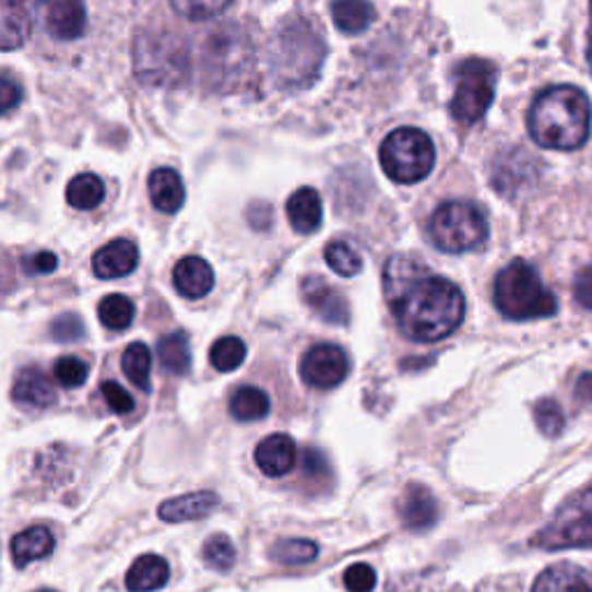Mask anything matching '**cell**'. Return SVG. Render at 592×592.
Wrapping results in <instances>:
<instances>
[{"mask_svg":"<svg viewBox=\"0 0 592 592\" xmlns=\"http://www.w3.org/2000/svg\"><path fill=\"white\" fill-rule=\"evenodd\" d=\"M535 422L546 438L560 436L563 428H565V412H563L560 403L554 399H542L535 405Z\"/></svg>","mask_w":592,"mask_h":592,"instance_id":"cell-36","label":"cell"},{"mask_svg":"<svg viewBox=\"0 0 592 592\" xmlns=\"http://www.w3.org/2000/svg\"><path fill=\"white\" fill-rule=\"evenodd\" d=\"M54 554V537L43 525L28 528L12 540V560L16 567H26L31 563L45 560Z\"/></svg>","mask_w":592,"mask_h":592,"instance_id":"cell-24","label":"cell"},{"mask_svg":"<svg viewBox=\"0 0 592 592\" xmlns=\"http://www.w3.org/2000/svg\"><path fill=\"white\" fill-rule=\"evenodd\" d=\"M169 581V565L165 558L155 554H144L132 563L126 577L130 592H155L165 588Z\"/></svg>","mask_w":592,"mask_h":592,"instance_id":"cell-23","label":"cell"},{"mask_svg":"<svg viewBox=\"0 0 592 592\" xmlns=\"http://www.w3.org/2000/svg\"><path fill=\"white\" fill-rule=\"evenodd\" d=\"M140 264V250L128 239H116L103 246L93 258V271L97 279L114 281L132 273Z\"/></svg>","mask_w":592,"mask_h":592,"instance_id":"cell-14","label":"cell"},{"mask_svg":"<svg viewBox=\"0 0 592 592\" xmlns=\"http://www.w3.org/2000/svg\"><path fill=\"white\" fill-rule=\"evenodd\" d=\"M100 391H103V399H105L107 405L111 407V412H116V414H130V412L134 410L132 396H130V393H128L121 384H118V382L107 380V382L100 387Z\"/></svg>","mask_w":592,"mask_h":592,"instance_id":"cell-40","label":"cell"},{"mask_svg":"<svg viewBox=\"0 0 592 592\" xmlns=\"http://www.w3.org/2000/svg\"><path fill=\"white\" fill-rule=\"evenodd\" d=\"M493 299L505 318L514 322L554 318L558 312L556 296L546 289L537 269L523 260H514L498 273Z\"/></svg>","mask_w":592,"mask_h":592,"instance_id":"cell-4","label":"cell"},{"mask_svg":"<svg viewBox=\"0 0 592 592\" xmlns=\"http://www.w3.org/2000/svg\"><path fill=\"white\" fill-rule=\"evenodd\" d=\"M271 558L281 565L299 567L318 558V544L310 540H281L271 548Z\"/></svg>","mask_w":592,"mask_h":592,"instance_id":"cell-31","label":"cell"},{"mask_svg":"<svg viewBox=\"0 0 592 592\" xmlns=\"http://www.w3.org/2000/svg\"><path fill=\"white\" fill-rule=\"evenodd\" d=\"M149 194H151L153 206L161 213L181 211L186 202V188H183L181 176L171 167H161L151 174Z\"/></svg>","mask_w":592,"mask_h":592,"instance_id":"cell-21","label":"cell"},{"mask_svg":"<svg viewBox=\"0 0 592 592\" xmlns=\"http://www.w3.org/2000/svg\"><path fill=\"white\" fill-rule=\"evenodd\" d=\"M592 109L577 86L544 88L528 114L530 137L550 151H577L590 137Z\"/></svg>","mask_w":592,"mask_h":592,"instance_id":"cell-2","label":"cell"},{"mask_svg":"<svg viewBox=\"0 0 592 592\" xmlns=\"http://www.w3.org/2000/svg\"><path fill=\"white\" fill-rule=\"evenodd\" d=\"M47 33L56 39H76L86 28L84 0H39Z\"/></svg>","mask_w":592,"mask_h":592,"instance_id":"cell-11","label":"cell"},{"mask_svg":"<svg viewBox=\"0 0 592 592\" xmlns=\"http://www.w3.org/2000/svg\"><path fill=\"white\" fill-rule=\"evenodd\" d=\"M169 3L176 12L192 19V22H206V19L223 14L232 5V0H169Z\"/></svg>","mask_w":592,"mask_h":592,"instance_id":"cell-34","label":"cell"},{"mask_svg":"<svg viewBox=\"0 0 592 592\" xmlns=\"http://www.w3.org/2000/svg\"><path fill=\"white\" fill-rule=\"evenodd\" d=\"M151 350L144 343H132L123 352V372L126 378L140 387L142 391H151Z\"/></svg>","mask_w":592,"mask_h":592,"instance_id":"cell-29","label":"cell"},{"mask_svg":"<svg viewBox=\"0 0 592 592\" xmlns=\"http://www.w3.org/2000/svg\"><path fill=\"white\" fill-rule=\"evenodd\" d=\"M532 592H592V569L575 563L550 565L537 577Z\"/></svg>","mask_w":592,"mask_h":592,"instance_id":"cell-15","label":"cell"},{"mask_svg":"<svg viewBox=\"0 0 592 592\" xmlns=\"http://www.w3.org/2000/svg\"><path fill=\"white\" fill-rule=\"evenodd\" d=\"M289 225L299 234H312L322 225V200L312 188H299L287 200Z\"/></svg>","mask_w":592,"mask_h":592,"instance_id":"cell-22","label":"cell"},{"mask_svg":"<svg viewBox=\"0 0 592 592\" xmlns=\"http://www.w3.org/2000/svg\"><path fill=\"white\" fill-rule=\"evenodd\" d=\"M304 477L310 482H324L329 479V463L320 449H306L304 451Z\"/></svg>","mask_w":592,"mask_h":592,"instance_id":"cell-41","label":"cell"},{"mask_svg":"<svg viewBox=\"0 0 592 592\" xmlns=\"http://www.w3.org/2000/svg\"><path fill=\"white\" fill-rule=\"evenodd\" d=\"M157 359H161V364L167 372L186 375L192 366L188 335L183 331L167 333L165 339H161V343H157Z\"/></svg>","mask_w":592,"mask_h":592,"instance_id":"cell-27","label":"cell"},{"mask_svg":"<svg viewBox=\"0 0 592 592\" xmlns=\"http://www.w3.org/2000/svg\"><path fill=\"white\" fill-rule=\"evenodd\" d=\"M58 267V258L54 252L49 250H39L35 254H31V258L24 260V269L33 275H39V273H51L54 269Z\"/></svg>","mask_w":592,"mask_h":592,"instance_id":"cell-43","label":"cell"},{"mask_svg":"<svg viewBox=\"0 0 592 592\" xmlns=\"http://www.w3.org/2000/svg\"><path fill=\"white\" fill-rule=\"evenodd\" d=\"M105 200V183L95 174H79L68 186V204L79 211H91Z\"/></svg>","mask_w":592,"mask_h":592,"instance_id":"cell-28","label":"cell"},{"mask_svg":"<svg viewBox=\"0 0 592 592\" xmlns=\"http://www.w3.org/2000/svg\"><path fill=\"white\" fill-rule=\"evenodd\" d=\"M54 378L66 389H76L88 380V364L79 357H61L54 366Z\"/></svg>","mask_w":592,"mask_h":592,"instance_id":"cell-37","label":"cell"},{"mask_svg":"<svg viewBox=\"0 0 592 592\" xmlns=\"http://www.w3.org/2000/svg\"><path fill=\"white\" fill-rule=\"evenodd\" d=\"M327 47L308 22L294 19L285 24L271 45V70L275 82L289 88L310 86L320 74Z\"/></svg>","mask_w":592,"mask_h":592,"instance_id":"cell-3","label":"cell"},{"mask_svg":"<svg viewBox=\"0 0 592 592\" xmlns=\"http://www.w3.org/2000/svg\"><path fill=\"white\" fill-rule=\"evenodd\" d=\"M254 461L267 477H283L296 463V445L285 433H275L254 449Z\"/></svg>","mask_w":592,"mask_h":592,"instance_id":"cell-18","label":"cell"},{"mask_svg":"<svg viewBox=\"0 0 592 592\" xmlns=\"http://www.w3.org/2000/svg\"><path fill=\"white\" fill-rule=\"evenodd\" d=\"M22 86H19L14 79L10 76H0V116L12 111L22 103Z\"/></svg>","mask_w":592,"mask_h":592,"instance_id":"cell-42","label":"cell"},{"mask_svg":"<svg viewBox=\"0 0 592 592\" xmlns=\"http://www.w3.org/2000/svg\"><path fill=\"white\" fill-rule=\"evenodd\" d=\"M134 72L151 86H176L188 72V54L181 37L146 33L137 37Z\"/></svg>","mask_w":592,"mask_h":592,"instance_id":"cell-8","label":"cell"},{"mask_svg":"<svg viewBox=\"0 0 592 592\" xmlns=\"http://www.w3.org/2000/svg\"><path fill=\"white\" fill-rule=\"evenodd\" d=\"M380 165L391 181L419 183L436 165V146L419 128H399L382 142Z\"/></svg>","mask_w":592,"mask_h":592,"instance_id":"cell-5","label":"cell"},{"mask_svg":"<svg viewBox=\"0 0 592 592\" xmlns=\"http://www.w3.org/2000/svg\"><path fill=\"white\" fill-rule=\"evenodd\" d=\"M209 359L215 370L232 372L246 362V343L236 339V335H225V339L213 343Z\"/></svg>","mask_w":592,"mask_h":592,"instance_id":"cell-32","label":"cell"},{"mask_svg":"<svg viewBox=\"0 0 592 592\" xmlns=\"http://www.w3.org/2000/svg\"><path fill=\"white\" fill-rule=\"evenodd\" d=\"M324 258H327V264L339 275H345V279L357 275L364 267L362 254L347 241H331L324 250Z\"/></svg>","mask_w":592,"mask_h":592,"instance_id":"cell-33","label":"cell"},{"mask_svg":"<svg viewBox=\"0 0 592 592\" xmlns=\"http://www.w3.org/2000/svg\"><path fill=\"white\" fill-rule=\"evenodd\" d=\"M97 318L109 331H126L134 320V304L126 294H109L97 306Z\"/></svg>","mask_w":592,"mask_h":592,"instance_id":"cell-30","label":"cell"},{"mask_svg":"<svg viewBox=\"0 0 592 592\" xmlns=\"http://www.w3.org/2000/svg\"><path fill=\"white\" fill-rule=\"evenodd\" d=\"M343 581L350 592H370L375 588V583H378V577H375V569L370 565L357 563V565L347 567Z\"/></svg>","mask_w":592,"mask_h":592,"instance_id":"cell-39","label":"cell"},{"mask_svg":"<svg viewBox=\"0 0 592 592\" xmlns=\"http://www.w3.org/2000/svg\"><path fill=\"white\" fill-rule=\"evenodd\" d=\"M31 33V12L26 0H0V51L22 47Z\"/></svg>","mask_w":592,"mask_h":592,"instance_id":"cell-20","label":"cell"},{"mask_svg":"<svg viewBox=\"0 0 592 592\" xmlns=\"http://www.w3.org/2000/svg\"><path fill=\"white\" fill-rule=\"evenodd\" d=\"M221 498L211 490H200V493H190V496L181 498H171L161 505L157 514H161L163 521L167 523H186V521H200L209 514H213V509H218Z\"/></svg>","mask_w":592,"mask_h":592,"instance_id":"cell-19","label":"cell"},{"mask_svg":"<svg viewBox=\"0 0 592 592\" xmlns=\"http://www.w3.org/2000/svg\"><path fill=\"white\" fill-rule=\"evenodd\" d=\"M382 283L393 320L410 341L438 343L461 327L465 315L461 289L433 273L417 254L389 258Z\"/></svg>","mask_w":592,"mask_h":592,"instance_id":"cell-1","label":"cell"},{"mask_svg":"<svg viewBox=\"0 0 592 592\" xmlns=\"http://www.w3.org/2000/svg\"><path fill=\"white\" fill-rule=\"evenodd\" d=\"M350 372V359L343 347L333 343L312 345L301 359V378L312 389L339 387Z\"/></svg>","mask_w":592,"mask_h":592,"instance_id":"cell-10","label":"cell"},{"mask_svg":"<svg viewBox=\"0 0 592 592\" xmlns=\"http://www.w3.org/2000/svg\"><path fill=\"white\" fill-rule=\"evenodd\" d=\"M399 511L403 523L414 532H424L438 521V502L433 498V493L422 484H410L405 488L399 502Z\"/></svg>","mask_w":592,"mask_h":592,"instance_id":"cell-16","label":"cell"},{"mask_svg":"<svg viewBox=\"0 0 592 592\" xmlns=\"http://www.w3.org/2000/svg\"><path fill=\"white\" fill-rule=\"evenodd\" d=\"M84 333H86L84 322L79 320V315L74 312L61 315V318H56L51 324V335L58 343H74L79 339H84Z\"/></svg>","mask_w":592,"mask_h":592,"instance_id":"cell-38","label":"cell"},{"mask_svg":"<svg viewBox=\"0 0 592 592\" xmlns=\"http://www.w3.org/2000/svg\"><path fill=\"white\" fill-rule=\"evenodd\" d=\"M236 560V548L227 535H213L204 544V563L211 569L229 571Z\"/></svg>","mask_w":592,"mask_h":592,"instance_id":"cell-35","label":"cell"},{"mask_svg":"<svg viewBox=\"0 0 592 592\" xmlns=\"http://www.w3.org/2000/svg\"><path fill=\"white\" fill-rule=\"evenodd\" d=\"M301 296L308 308L318 315L320 320L329 324H347L350 322V306L347 299L333 289L322 275H308L301 281Z\"/></svg>","mask_w":592,"mask_h":592,"instance_id":"cell-12","label":"cell"},{"mask_svg":"<svg viewBox=\"0 0 592 592\" xmlns=\"http://www.w3.org/2000/svg\"><path fill=\"white\" fill-rule=\"evenodd\" d=\"M588 61H590V70H592V39H590V49H588Z\"/></svg>","mask_w":592,"mask_h":592,"instance_id":"cell-46","label":"cell"},{"mask_svg":"<svg viewBox=\"0 0 592 592\" xmlns=\"http://www.w3.org/2000/svg\"><path fill=\"white\" fill-rule=\"evenodd\" d=\"M428 236L433 246L445 252H470L486 244L488 221L475 204L447 202L433 213Z\"/></svg>","mask_w":592,"mask_h":592,"instance_id":"cell-7","label":"cell"},{"mask_svg":"<svg viewBox=\"0 0 592 592\" xmlns=\"http://www.w3.org/2000/svg\"><path fill=\"white\" fill-rule=\"evenodd\" d=\"M271 410V401L267 391L260 387H239L232 393L229 412L234 419L239 422H260L264 419Z\"/></svg>","mask_w":592,"mask_h":592,"instance_id":"cell-26","label":"cell"},{"mask_svg":"<svg viewBox=\"0 0 592 592\" xmlns=\"http://www.w3.org/2000/svg\"><path fill=\"white\" fill-rule=\"evenodd\" d=\"M575 393H577V399L581 403H592V372H583L581 375V378L577 380Z\"/></svg>","mask_w":592,"mask_h":592,"instance_id":"cell-45","label":"cell"},{"mask_svg":"<svg viewBox=\"0 0 592 592\" xmlns=\"http://www.w3.org/2000/svg\"><path fill=\"white\" fill-rule=\"evenodd\" d=\"M532 544L546 550L592 548V486L567 500Z\"/></svg>","mask_w":592,"mask_h":592,"instance_id":"cell-9","label":"cell"},{"mask_svg":"<svg viewBox=\"0 0 592 592\" xmlns=\"http://www.w3.org/2000/svg\"><path fill=\"white\" fill-rule=\"evenodd\" d=\"M37 592H56V590H37Z\"/></svg>","mask_w":592,"mask_h":592,"instance_id":"cell-47","label":"cell"},{"mask_svg":"<svg viewBox=\"0 0 592 592\" xmlns=\"http://www.w3.org/2000/svg\"><path fill=\"white\" fill-rule=\"evenodd\" d=\"M590 14H592V0H590Z\"/></svg>","mask_w":592,"mask_h":592,"instance_id":"cell-48","label":"cell"},{"mask_svg":"<svg viewBox=\"0 0 592 592\" xmlns=\"http://www.w3.org/2000/svg\"><path fill=\"white\" fill-rule=\"evenodd\" d=\"M12 399L16 405H22V407L45 410L56 403V389L43 368L26 366L16 372L14 387H12Z\"/></svg>","mask_w":592,"mask_h":592,"instance_id":"cell-13","label":"cell"},{"mask_svg":"<svg viewBox=\"0 0 592 592\" xmlns=\"http://www.w3.org/2000/svg\"><path fill=\"white\" fill-rule=\"evenodd\" d=\"M333 24L347 35H359L375 22V8L370 0H333Z\"/></svg>","mask_w":592,"mask_h":592,"instance_id":"cell-25","label":"cell"},{"mask_svg":"<svg viewBox=\"0 0 592 592\" xmlns=\"http://www.w3.org/2000/svg\"><path fill=\"white\" fill-rule=\"evenodd\" d=\"M453 97L449 111L461 126H475L496 97L498 68L484 58H467L453 70Z\"/></svg>","mask_w":592,"mask_h":592,"instance_id":"cell-6","label":"cell"},{"mask_svg":"<svg viewBox=\"0 0 592 592\" xmlns=\"http://www.w3.org/2000/svg\"><path fill=\"white\" fill-rule=\"evenodd\" d=\"M575 296H577V301L592 310V264L585 267L579 275H577V281H575Z\"/></svg>","mask_w":592,"mask_h":592,"instance_id":"cell-44","label":"cell"},{"mask_svg":"<svg viewBox=\"0 0 592 592\" xmlns=\"http://www.w3.org/2000/svg\"><path fill=\"white\" fill-rule=\"evenodd\" d=\"M213 269L206 260L197 258V254H188V258L174 267V287L186 299H204L213 289Z\"/></svg>","mask_w":592,"mask_h":592,"instance_id":"cell-17","label":"cell"}]
</instances>
